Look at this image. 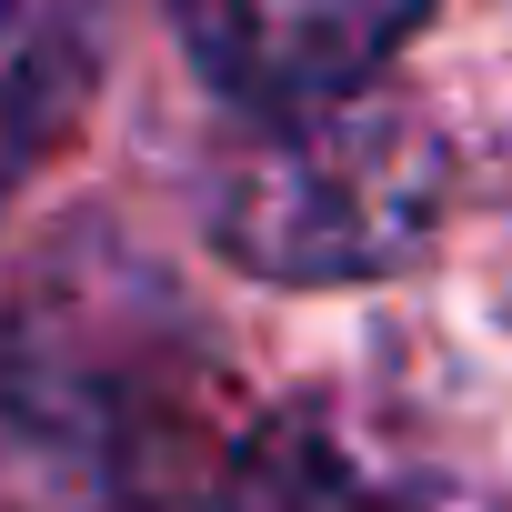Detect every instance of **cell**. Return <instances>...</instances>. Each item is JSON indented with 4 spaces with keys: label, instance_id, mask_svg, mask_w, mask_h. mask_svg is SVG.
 Here are the masks:
<instances>
[{
    "label": "cell",
    "instance_id": "cell-1",
    "mask_svg": "<svg viewBox=\"0 0 512 512\" xmlns=\"http://www.w3.org/2000/svg\"><path fill=\"white\" fill-rule=\"evenodd\" d=\"M442 211V141L392 101L292 111L221 181V251L272 282H372Z\"/></svg>",
    "mask_w": 512,
    "mask_h": 512
},
{
    "label": "cell",
    "instance_id": "cell-2",
    "mask_svg": "<svg viewBox=\"0 0 512 512\" xmlns=\"http://www.w3.org/2000/svg\"><path fill=\"white\" fill-rule=\"evenodd\" d=\"M422 31V11H352V0H241V11H191V61L262 111H332L362 101L372 71Z\"/></svg>",
    "mask_w": 512,
    "mask_h": 512
},
{
    "label": "cell",
    "instance_id": "cell-3",
    "mask_svg": "<svg viewBox=\"0 0 512 512\" xmlns=\"http://www.w3.org/2000/svg\"><path fill=\"white\" fill-rule=\"evenodd\" d=\"M91 71H101V31L81 11H61V0H0V201L81 121Z\"/></svg>",
    "mask_w": 512,
    "mask_h": 512
},
{
    "label": "cell",
    "instance_id": "cell-4",
    "mask_svg": "<svg viewBox=\"0 0 512 512\" xmlns=\"http://www.w3.org/2000/svg\"><path fill=\"white\" fill-rule=\"evenodd\" d=\"M231 512H442L422 492H392L382 472H362L342 442L322 432H262L241 462H231Z\"/></svg>",
    "mask_w": 512,
    "mask_h": 512
}]
</instances>
